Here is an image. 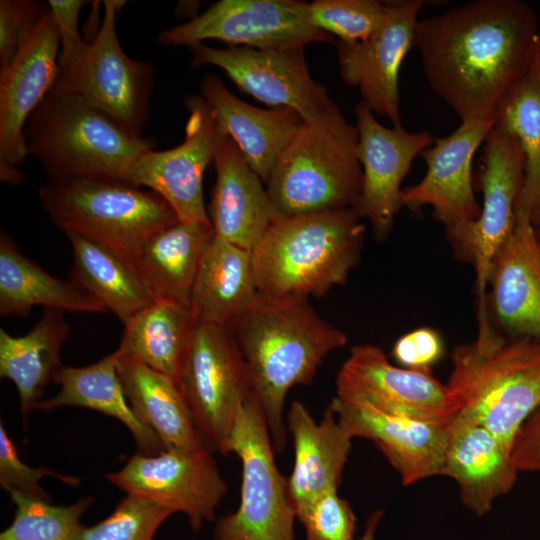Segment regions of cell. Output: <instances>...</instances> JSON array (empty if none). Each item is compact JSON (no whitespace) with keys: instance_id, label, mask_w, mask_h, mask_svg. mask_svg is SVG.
I'll list each match as a JSON object with an SVG mask.
<instances>
[{"instance_id":"60d3db41","label":"cell","mask_w":540,"mask_h":540,"mask_svg":"<svg viewBox=\"0 0 540 540\" xmlns=\"http://www.w3.org/2000/svg\"><path fill=\"white\" fill-rule=\"evenodd\" d=\"M48 9L38 1H0V71L12 62Z\"/></svg>"},{"instance_id":"8fae6325","label":"cell","mask_w":540,"mask_h":540,"mask_svg":"<svg viewBox=\"0 0 540 540\" xmlns=\"http://www.w3.org/2000/svg\"><path fill=\"white\" fill-rule=\"evenodd\" d=\"M524 180V155L517 138L492 127L484 141L477 181L482 204L477 220L445 229L455 256L470 263L476 275L478 308L487 306L492 262L516 222Z\"/></svg>"},{"instance_id":"d6986e66","label":"cell","mask_w":540,"mask_h":540,"mask_svg":"<svg viewBox=\"0 0 540 540\" xmlns=\"http://www.w3.org/2000/svg\"><path fill=\"white\" fill-rule=\"evenodd\" d=\"M422 0L390 2L384 23L364 40L338 42V65L342 80L356 87L375 114L400 126L399 73L413 46Z\"/></svg>"},{"instance_id":"8992f818","label":"cell","mask_w":540,"mask_h":540,"mask_svg":"<svg viewBox=\"0 0 540 540\" xmlns=\"http://www.w3.org/2000/svg\"><path fill=\"white\" fill-rule=\"evenodd\" d=\"M358 130L338 106L297 128L277 157L267 193L280 217L355 208L363 187Z\"/></svg>"},{"instance_id":"6da1fadb","label":"cell","mask_w":540,"mask_h":540,"mask_svg":"<svg viewBox=\"0 0 540 540\" xmlns=\"http://www.w3.org/2000/svg\"><path fill=\"white\" fill-rule=\"evenodd\" d=\"M537 14L520 0H476L418 19L413 46L433 92L461 121L493 119L535 61Z\"/></svg>"},{"instance_id":"7dc6e473","label":"cell","mask_w":540,"mask_h":540,"mask_svg":"<svg viewBox=\"0 0 540 540\" xmlns=\"http://www.w3.org/2000/svg\"><path fill=\"white\" fill-rule=\"evenodd\" d=\"M535 63L540 72V31L537 35L536 42H535Z\"/></svg>"},{"instance_id":"ee69618b","label":"cell","mask_w":540,"mask_h":540,"mask_svg":"<svg viewBox=\"0 0 540 540\" xmlns=\"http://www.w3.org/2000/svg\"><path fill=\"white\" fill-rule=\"evenodd\" d=\"M47 4L59 34V55L67 56L78 52L86 44L78 27L80 11L86 5V1L49 0Z\"/></svg>"},{"instance_id":"7bdbcfd3","label":"cell","mask_w":540,"mask_h":540,"mask_svg":"<svg viewBox=\"0 0 540 540\" xmlns=\"http://www.w3.org/2000/svg\"><path fill=\"white\" fill-rule=\"evenodd\" d=\"M511 460L517 472H540V402L520 426Z\"/></svg>"},{"instance_id":"4dcf8cb0","label":"cell","mask_w":540,"mask_h":540,"mask_svg":"<svg viewBox=\"0 0 540 540\" xmlns=\"http://www.w3.org/2000/svg\"><path fill=\"white\" fill-rule=\"evenodd\" d=\"M117 370L132 410L164 448H203L177 379L121 355Z\"/></svg>"},{"instance_id":"2e32d148","label":"cell","mask_w":540,"mask_h":540,"mask_svg":"<svg viewBox=\"0 0 540 540\" xmlns=\"http://www.w3.org/2000/svg\"><path fill=\"white\" fill-rule=\"evenodd\" d=\"M336 388V396L413 419L449 423L457 414L447 385L433 375L432 369L394 366L373 344L351 349L338 373Z\"/></svg>"},{"instance_id":"603a6c76","label":"cell","mask_w":540,"mask_h":540,"mask_svg":"<svg viewBox=\"0 0 540 540\" xmlns=\"http://www.w3.org/2000/svg\"><path fill=\"white\" fill-rule=\"evenodd\" d=\"M213 164L216 182L210 204V222L217 238L253 251L280 216L261 178L227 134Z\"/></svg>"},{"instance_id":"484cf974","label":"cell","mask_w":540,"mask_h":540,"mask_svg":"<svg viewBox=\"0 0 540 540\" xmlns=\"http://www.w3.org/2000/svg\"><path fill=\"white\" fill-rule=\"evenodd\" d=\"M200 92L249 166L267 183L277 157L303 122L300 115L285 106H252L237 98L212 74L203 78Z\"/></svg>"},{"instance_id":"30bf717a","label":"cell","mask_w":540,"mask_h":540,"mask_svg":"<svg viewBox=\"0 0 540 540\" xmlns=\"http://www.w3.org/2000/svg\"><path fill=\"white\" fill-rule=\"evenodd\" d=\"M178 382L200 443L223 454L239 411L253 395L229 328L196 322Z\"/></svg>"},{"instance_id":"277c9868","label":"cell","mask_w":540,"mask_h":540,"mask_svg":"<svg viewBox=\"0 0 540 540\" xmlns=\"http://www.w3.org/2000/svg\"><path fill=\"white\" fill-rule=\"evenodd\" d=\"M355 208L280 217L252 251L262 297H322L360 260L365 227Z\"/></svg>"},{"instance_id":"1f68e13d","label":"cell","mask_w":540,"mask_h":540,"mask_svg":"<svg viewBox=\"0 0 540 540\" xmlns=\"http://www.w3.org/2000/svg\"><path fill=\"white\" fill-rule=\"evenodd\" d=\"M69 333L63 312L53 309H45L22 336L0 329V377L15 384L23 417L35 409L46 386L63 367L61 351Z\"/></svg>"},{"instance_id":"3957f363","label":"cell","mask_w":540,"mask_h":540,"mask_svg":"<svg viewBox=\"0 0 540 540\" xmlns=\"http://www.w3.org/2000/svg\"><path fill=\"white\" fill-rule=\"evenodd\" d=\"M446 383L457 414L489 429L512 450L515 436L540 402V340L502 335L489 311L478 314L476 338L456 346Z\"/></svg>"},{"instance_id":"4fadbf2b","label":"cell","mask_w":540,"mask_h":540,"mask_svg":"<svg viewBox=\"0 0 540 540\" xmlns=\"http://www.w3.org/2000/svg\"><path fill=\"white\" fill-rule=\"evenodd\" d=\"M106 478L126 495L183 514L195 531L215 520L216 509L227 494L212 453L204 447L196 451L164 448L153 455L137 452Z\"/></svg>"},{"instance_id":"74e56055","label":"cell","mask_w":540,"mask_h":540,"mask_svg":"<svg viewBox=\"0 0 540 540\" xmlns=\"http://www.w3.org/2000/svg\"><path fill=\"white\" fill-rule=\"evenodd\" d=\"M171 515L144 498L126 495L103 520L82 524L72 540H153Z\"/></svg>"},{"instance_id":"5bb4252c","label":"cell","mask_w":540,"mask_h":540,"mask_svg":"<svg viewBox=\"0 0 540 540\" xmlns=\"http://www.w3.org/2000/svg\"><path fill=\"white\" fill-rule=\"evenodd\" d=\"M190 50L194 67L221 68L242 91L272 107L295 110L305 123L320 120L337 106L325 86L311 77L304 47L260 50L200 43Z\"/></svg>"},{"instance_id":"cb8c5ba5","label":"cell","mask_w":540,"mask_h":540,"mask_svg":"<svg viewBox=\"0 0 540 540\" xmlns=\"http://www.w3.org/2000/svg\"><path fill=\"white\" fill-rule=\"evenodd\" d=\"M517 474L506 443L482 424L455 415L449 423L442 476L457 483L469 511L477 517L488 514L495 500L513 488Z\"/></svg>"},{"instance_id":"ffe728a7","label":"cell","mask_w":540,"mask_h":540,"mask_svg":"<svg viewBox=\"0 0 540 540\" xmlns=\"http://www.w3.org/2000/svg\"><path fill=\"white\" fill-rule=\"evenodd\" d=\"M493 124V119L465 120L448 136L435 138L420 154L426 173L402 190V206L412 212L432 207L445 229L477 220L481 205L474 194L472 160Z\"/></svg>"},{"instance_id":"e575fe53","label":"cell","mask_w":540,"mask_h":540,"mask_svg":"<svg viewBox=\"0 0 540 540\" xmlns=\"http://www.w3.org/2000/svg\"><path fill=\"white\" fill-rule=\"evenodd\" d=\"M494 127L514 135L524 155V180L516 211L530 219L540 211V72L528 73L505 96L493 115Z\"/></svg>"},{"instance_id":"d4e9b609","label":"cell","mask_w":540,"mask_h":540,"mask_svg":"<svg viewBox=\"0 0 540 540\" xmlns=\"http://www.w3.org/2000/svg\"><path fill=\"white\" fill-rule=\"evenodd\" d=\"M287 422L295 454L287 487L297 517L317 497L338 490L353 438L329 407L316 422L302 402L294 401Z\"/></svg>"},{"instance_id":"836d02e7","label":"cell","mask_w":540,"mask_h":540,"mask_svg":"<svg viewBox=\"0 0 540 540\" xmlns=\"http://www.w3.org/2000/svg\"><path fill=\"white\" fill-rule=\"evenodd\" d=\"M66 236L73 255L70 279L99 299L124 325L154 301L133 266L82 236Z\"/></svg>"},{"instance_id":"ab89813d","label":"cell","mask_w":540,"mask_h":540,"mask_svg":"<svg viewBox=\"0 0 540 540\" xmlns=\"http://www.w3.org/2000/svg\"><path fill=\"white\" fill-rule=\"evenodd\" d=\"M297 520L304 526L305 540H354L356 515L337 490L317 497Z\"/></svg>"},{"instance_id":"ba28073f","label":"cell","mask_w":540,"mask_h":540,"mask_svg":"<svg viewBox=\"0 0 540 540\" xmlns=\"http://www.w3.org/2000/svg\"><path fill=\"white\" fill-rule=\"evenodd\" d=\"M125 1H104L100 29L77 53L59 56L55 88L76 94L142 138L150 114L156 70L130 58L122 49L116 27Z\"/></svg>"},{"instance_id":"d6a6232c","label":"cell","mask_w":540,"mask_h":540,"mask_svg":"<svg viewBox=\"0 0 540 540\" xmlns=\"http://www.w3.org/2000/svg\"><path fill=\"white\" fill-rule=\"evenodd\" d=\"M196 322L190 303L154 300L125 324L116 350L178 380Z\"/></svg>"},{"instance_id":"7c38bea8","label":"cell","mask_w":540,"mask_h":540,"mask_svg":"<svg viewBox=\"0 0 540 540\" xmlns=\"http://www.w3.org/2000/svg\"><path fill=\"white\" fill-rule=\"evenodd\" d=\"M206 40L260 50L336 42L313 25L309 3L299 0H221L158 36L159 43L168 47L190 48Z\"/></svg>"},{"instance_id":"7402d4cb","label":"cell","mask_w":540,"mask_h":540,"mask_svg":"<svg viewBox=\"0 0 540 540\" xmlns=\"http://www.w3.org/2000/svg\"><path fill=\"white\" fill-rule=\"evenodd\" d=\"M487 304L507 335L540 340V244L521 211L492 262Z\"/></svg>"},{"instance_id":"bcb514c9","label":"cell","mask_w":540,"mask_h":540,"mask_svg":"<svg viewBox=\"0 0 540 540\" xmlns=\"http://www.w3.org/2000/svg\"><path fill=\"white\" fill-rule=\"evenodd\" d=\"M530 220L533 226L536 239L540 244V211L536 213Z\"/></svg>"},{"instance_id":"7a4b0ae2","label":"cell","mask_w":540,"mask_h":540,"mask_svg":"<svg viewBox=\"0 0 540 540\" xmlns=\"http://www.w3.org/2000/svg\"><path fill=\"white\" fill-rule=\"evenodd\" d=\"M244 359L275 453L286 446L283 409L289 390L309 384L346 334L321 318L308 298L260 296L230 328Z\"/></svg>"},{"instance_id":"8d00e7d4","label":"cell","mask_w":540,"mask_h":540,"mask_svg":"<svg viewBox=\"0 0 540 540\" xmlns=\"http://www.w3.org/2000/svg\"><path fill=\"white\" fill-rule=\"evenodd\" d=\"M390 2L378 0H316L309 3L310 20L341 42L366 39L386 20Z\"/></svg>"},{"instance_id":"9c48e42d","label":"cell","mask_w":540,"mask_h":540,"mask_svg":"<svg viewBox=\"0 0 540 540\" xmlns=\"http://www.w3.org/2000/svg\"><path fill=\"white\" fill-rule=\"evenodd\" d=\"M241 460L238 508L217 520L213 540H295L296 512L287 478L279 472L272 439L260 404L253 394L239 411L223 454Z\"/></svg>"},{"instance_id":"f1b7e54d","label":"cell","mask_w":540,"mask_h":540,"mask_svg":"<svg viewBox=\"0 0 540 540\" xmlns=\"http://www.w3.org/2000/svg\"><path fill=\"white\" fill-rule=\"evenodd\" d=\"M214 236L211 222L179 221L143 244L135 269L154 300L190 303L201 260Z\"/></svg>"},{"instance_id":"52a82bcc","label":"cell","mask_w":540,"mask_h":540,"mask_svg":"<svg viewBox=\"0 0 540 540\" xmlns=\"http://www.w3.org/2000/svg\"><path fill=\"white\" fill-rule=\"evenodd\" d=\"M38 195L51 222L65 235L93 241L134 268L143 244L180 221L158 194L123 182L50 179Z\"/></svg>"},{"instance_id":"d590c367","label":"cell","mask_w":540,"mask_h":540,"mask_svg":"<svg viewBox=\"0 0 540 540\" xmlns=\"http://www.w3.org/2000/svg\"><path fill=\"white\" fill-rule=\"evenodd\" d=\"M9 495L15 512L11 524L0 533V540H72L94 501L86 495L69 505H54L51 500L20 493Z\"/></svg>"},{"instance_id":"e0dca14e","label":"cell","mask_w":540,"mask_h":540,"mask_svg":"<svg viewBox=\"0 0 540 540\" xmlns=\"http://www.w3.org/2000/svg\"><path fill=\"white\" fill-rule=\"evenodd\" d=\"M48 5V4H47ZM60 39L48 9L12 62L0 71V180L18 185L27 157L26 124L54 86Z\"/></svg>"},{"instance_id":"9a60e30c","label":"cell","mask_w":540,"mask_h":540,"mask_svg":"<svg viewBox=\"0 0 540 540\" xmlns=\"http://www.w3.org/2000/svg\"><path fill=\"white\" fill-rule=\"evenodd\" d=\"M186 107L189 117L184 141L168 150L150 149L141 154L131 166L125 183L158 194L180 221L210 222L202 180L227 133L201 95L189 96Z\"/></svg>"},{"instance_id":"5b68a950","label":"cell","mask_w":540,"mask_h":540,"mask_svg":"<svg viewBox=\"0 0 540 540\" xmlns=\"http://www.w3.org/2000/svg\"><path fill=\"white\" fill-rule=\"evenodd\" d=\"M27 156L50 179L77 178L125 183L137 158L154 141L129 134L80 96L55 87L25 127Z\"/></svg>"},{"instance_id":"4316f807","label":"cell","mask_w":540,"mask_h":540,"mask_svg":"<svg viewBox=\"0 0 540 540\" xmlns=\"http://www.w3.org/2000/svg\"><path fill=\"white\" fill-rule=\"evenodd\" d=\"M259 297L252 251L214 236L190 295L197 322L230 328Z\"/></svg>"},{"instance_id":"f35d334b","label":"cell","mask_w":540,"mask_h":540,"mask_svg":"<svg viewBox=\"0 0 540 540\" xmlns=\"http://www.w3.org/2000/svg\"><path fill=\"white\" fill-rule=\"evenodd\" d=\"M54 477L57 480L77 486L78 477L69 476L47 467H31L22 461L14 440L7 432L3 421L0 422V485L10 493H20L40 499L51 500L50 495L42 488L43 477Z\"/></svg>"},{"instance_id":"44dd1931","label":"cell","mask_w":540,"mask_h":540,"mask_svg":"<svg viewBox=\"0 0 540 540\" xmlns=\"http://www.w3.org/2000/svg\"><path fill=\"white\" fill-rule=\"evenodd\" d=\"M328 407L352 438L362 437L377 446L404 486L442 476L450 422L400 416L339 396Z\"/></svg>"},{"instance_id":"b9f144b4","label":"cell","mask_w":540,"mask_h":540,"mask_svg":"<svg viewBox=\"0 0 540 540\" xmlns=\"http://www.w3.org/2000/svg\"><path fill=\"white\" fill-rule=\"evenodd\" d=\"M441 335L430 327L412 330L396 340L392 357L403 368L431 369L444 355Z\"/></svg>"},{"instance_id":"f546056e","label":"cell","mask_w":540,"mask_h":540,"mask_svg":"<svg viewBox=\"0 0 540 540\" xmlns=\"http://www.w3.org/2000/svg\"><path fill=\"white\" fill-rule=\"evenodd\" d=\"M34 306L78 313H103V303L70 280L59 279L23 255L11 237L0 235V314L29 315Z\"/></svg>"},{"instance_id":"f6af8a7d","label":"cell","mask_w":540,"mask_h":540,"mask_svg":"<svg viewBox=\"0 0 540 540\" xmlns=\"http://www.w3.org/2000/svg\"><path fill=\"white\" fill-rule=\"evenodd\" d=\"M384 511L376 510L368 517L363 533L358 540H375L377 528L382 520Z\"/></svg>"},{"instance_id":"ac0fdd59","label":"cell","mask_w":540,"mask_h":540,"mask_svg":"<svg viewBox=\"0 0 540 540\" xmlns=\"http://www.w3.org/2000/svg\"><path fill=\"white\" fill-rule=\"evenodd\" d=\"M358 130L357 157L363 171V187L355 207L370 224L373 235L385 239L402 206L401 183L413 161L435 138L428 131H408L382 125L364 103L355 107Z\"/></svg>"},{"instance_id":"83f0119b","label":"cell","mask_w":540,"mask_h":540,"mask_svg":"<svg viewBox=\"0 0 540 540\" xmlns=\"http://www.w3.org/2000/svg\"><path fill=\"white\" fill-rule=\"evenodd\" d=\"M119 356L114 350L86 366H63L53 377L59 391L39 401L35 409L52 411L73 406L95 410L121 422L133 436L139 453L157 454L164 447L156 434L136 416L126 398L117 370Z\"/></svg>"}]
</instances>
